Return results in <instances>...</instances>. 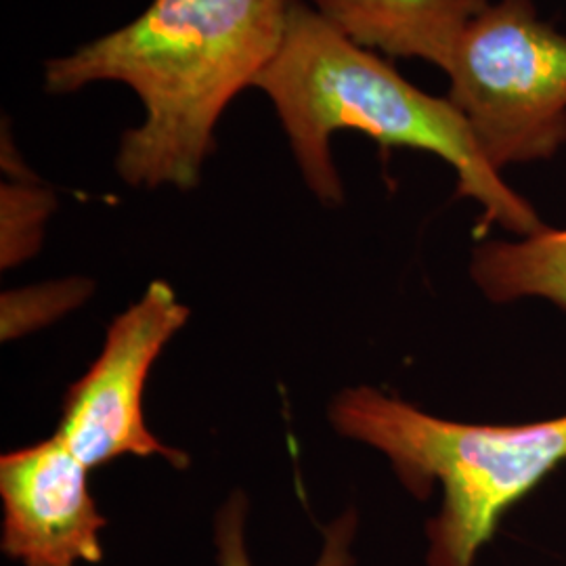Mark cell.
Returning <instances> with one entry per match:
<instances>
[{"label":"cell","instance_id":"6da1fadb","mask_svg":"<svg viewBox=\"0 0 566 566\" xmlns=\"http://www.w3.org/2000/svg\"><path fill=\"white\" fill-rule=\"evenodd\" d=\"M292 0H151L133 21L44 63V91L128 86L143 122L122 133L116 170L130 187L193 189L224 109L282 49Z\"/></svg>","mask_w":566,"mask_h":566},{"label":"cell","instance_id":"7a4b0ae2","mask_svg":"<svg viewBox=\"0 0 566 566\" xmlns=\"http://www.w3.org/2000/svg\"><path fill=\"white\" fill-rule=\"evenodd\" d=\"M282 122L308 189L327 206L344 200L332 137L357 130L385 147L432 154L458 177V196L481 206L476 238L502 227L528 238L546 224L481 154L447 97L428 95L378 53L348 41L304 0H292L282 49L254 84Z\"/></svg>","mask_w":566,"mask_h":566},{"label":"cell","instance_id":"3957f363","mask_svg":"<svg viewBox=\"0 0 566 566\" xmlns=\"http://www.w3.org/2000/svg\"><path fill=\"white\" fill-rule=\"evenodd\" d=\"M334 428L378 449L416 497L441 486L426 523V566H474L502 518L566 464V413L528 424H465L426 413L371 386L343 390Z\"/></svg>","mask_w":566,"mask_h":566},{"label":"cell","instance_id":"277c9868","mask_svg":"<svg viewBox=\"0 0 566 566\" xmlns=\"http://www.w3.org/2000/svg\"><path fill=\"white\" fill-rule=\"evenodd\" d=\"M447 99L493 170L542 163L566 145V36L533 0H493L458 42Z\"/></svg>","mask_w":566,"mask_h":566},{"label":"cell","instance_id":"5b68a950","mask_svg":"<svg viewBox=\"0 0 566 566\" xmlns=\"http://www.w3.org/2000/svg\"><path fill=\"white\" fill-rule=\"evenodd\" d=\"M189 308L166 282L149 283L142 298L118 315L99 357L67 390L60 434L88 468L124 455H160L177 468L189 458L164 446L145 424L143 397L164 346L187 324Z\"/></svg>","mask_w":566,"mask_h":566},{"label":"cell","instance_id":"8992f818","mask_svg":"<svg viewBox=\"0 0 566 566\" xmlns=\"http://www.w3.org/2000/svg\"><path fill=\"white\" fill-rule=\"evenodd\" d=\"M0 547L23 566L102 563L107 526L88 489V465L60 434L0 460Z\"/></svg>","mask_w":566,"mask_h":566},{"label":"cell","instance_id":"52a82bcc","mask_svg":"<svg viewBox=\"0 0 566 566\" xmlns=\"http://www.w3.org/2000/svg\"><path fill=\"white\" fill-rule=\"evenodd\" d=\"M493 0H306L340 34L388 57L446 72L468 23Z\"/></svg>","mask_w":566,"mask_h":566},{"label":"cell","instance_id":"ba28073f","mask_svg":"<svg viewBox=\"0 0 566 566\" xmlns=\"http://www.w3.org/2000/svg\"><path fill=\"white\" fill-rule=\"evenodd\" d=\"M470 275L491 303L542 298L566 311V229L479 243Z\"/></svg>","mask_w":566,"mask_h":566},{"label":"cell","instance_id":"9c48e42d","mask_svg":"<svg viewBox=\"0 0 566 566\" xmlns=\"http://www.w3.org/2000/svg\"><path fill=\"white\" fill-rule=\"evenodd\" d=\"M248 502L243 493H233L214 521V542L219 566H252L245 544ZM357 535V514L346 510L334 523L324 526V547L315 566H355L353 539Z\"/></svg>","mask_w":566,"mask_h":566},{"label":"cell","instance_id":"30bf717a","mask_svg":"<svg viewBox=\"0 0 566 566\" xmlns=\"http://www.w3.org/2000/svg\"><path fill=\"white\" fill-rule=\"evenodd\" d=\"M53 208V198L32 182L2 185L4 261L28 256L41 240L42 224Z\"/></svg>","mask_w":566,"mask_h":566}]
</instances>
